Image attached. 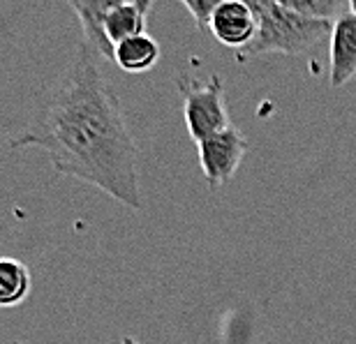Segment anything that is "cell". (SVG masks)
I'll list each match as a JSON object with an SVG mask.
<instances>
[{"label": "cell", "mask_w": 356, "mask_h": 344, "mask_svg": "<svg viewBox=\"0 0 356 344\" xmlns=\"http://www.w3.org/2000/svg\"><path fill=\"white\" fill-rule=\"evenodd\" d=\"M97 58L88 44L76 49L65 74L10 146L44 150L58 174L95 185L130 211H141L137 146Z\"/></svg>", "instance_id": "cell-1"}, {"label": "cell", "mask_w": 356, "mask_h": 344, "mask_svg": "<svg viewBox=\"0 0 356 344\" xmlns=\"http://www.w3.org/2000/svg\"><path fill=\"white\" fill-rule=\"evenodd\" d=\"M252 10L257 17V38L241 56L254 58L264 54L298 56L317 47L324 38H331L333 24L298 17L287 10L280 0H252Z\"/></svg>", "instance_id": "cell-2"}, {"label": "cell", "mask_w": 356, "mask_h": 344, "mask_svg": "<svg viewBox=\"0 0 356 344\" xmlns=\"http://www.w3.org/2000/svg\"><path fill=\"white\" fill-rule=\"evenodd\" d=\"M178 88L183 90L185 125L195 143H202L213 134L232 127L225 104V85L218 74H211L206 81L183 76Z\"/></svg>", "instance_id": "cell-3"}, {"label": "cell", "mask_w": 356, "mask_h": 344, "mask_svg": "<svg viewBox=\"0 0 356 344\" xmlns=\"http://www.w3.org/2000/svg\"><path fill=\"white\" fill-rule=\"evenodd\" d=\"M199 150V164H202L204 178L211 190L220 188V185L229 183L243 160L248 141L236 127H227V130L213 134L206 141L197 143Z\"/></svg>", "instance_id": "cell-4"}, {"label": "cell", "mask_w": 356, "mask_h": 344, "mask_svg": "<svg viewBox=\"0 0 356 344\" xmlns=\"http://www.w3.org/2000/svg\"><path fill=\"white\" fill-rule=\"evenodd\" d=\"M257 17L250 3L243 0H220L213 12L209 31L222 47L245 51L257 38Z\"/></svg>", "instance_id": "cell-5"}, {"label": "cell", "mask_w": 356, "mask_h": 344, "mask_svg": "<svg viewBox=\"0 0 356 344\" xmlns=\"http://www.w3.org/2000/svg\"><path fill=\"white\" fill-rule=\"evenodd\" d=\"M356 74V17L350 12L343 14L331 33V88L350 83Z\"/></svg>", "instance_id": "cell-6"}, {"label": "cell", "mask_w": 356, "mask_h": 344, "mask_svg": "<svg viewBox=\"0 0 356 344\" xmlns=\"http://www.w3.org/2000/svg\"><path fill=\"white\" fill-rule=\"evenodd\" d=\"M113 3H116V0H83V3L72 0V3H70V7H72L76 12V17H79V24L83 31V44H88L92 51L104 60H113V51H116V47L109 42L104 31V19Z\"/></svg>", "instance_id": "cell-7"}, {"label": "cell", "mask_w": 356, "mask_h": 344, "mask_svg": "<svg viewBox=\"0 0 356 344\" xmlns=\"http://www.w3.org/2000/svg\"><path fill=\"white\" fill-rule=\"evenodd\" d=\"M151 10H153L151 0H134V3L116 0L104 19V31L111 44L118 47L120 42L137 38V35H144L148 12Z\"/></svg>", "instance_id": "cell-8"}, {"label": "cell", "mask_w": 356, "mask_h": 344, "mask_svg": "<svg viewBox=\"0 0 356 344\" xmlns=\"http://www.w3.org/2000/svg\"><path fill=\"white\" fill-rule=\"evenodd\" d=\"M158 60L160 44L148 33L120 42L116 51H113V63L123 72H127V74H141V72L153 69L158 65Z\"/></svg>", "instance_id": "cell-9"}, {"label": "cell", "mask_w": 356, "mask_h": 344, "mask_svg": "<svg viewBox=\"0 0 356 344\" xmlns=\"http://www.w3.org/2000/svg\"><path fill=\"white\" fill-rule=\"evenodd\" d=\"M33 279L24 261L12 256H0V307H14L24 303L31 293Z\"/></svg>", "instance_id": "cell-10"}, {"label": "cell", "mask_w": 356, "mask_h": 344, "mask_svg": "<svg viewBox=\"0 0 356 344\" xmlns=\"http://www.w3.org/2000/svg\"><path fill=\"white\" fill-rule=\"evenodd\" d=\"M280 3L291 10L298 17H305V19H315V21H331L333 19H340L345 12V3L340 0H280Z\"/></svg>", "instance_id": "cell-11"}, {"label": "cell", "mask_w": 356, "mask_h": 344, "mask_svg": "<svg viewBox=\"0 0 356 344\" xmlns=\"http://www.w3.org/2000/svg\"><path fill=\"white\" fill-rule=\"evenodd\" d=\"M218 5L220 0H183V7L192 14L199 31H209L213 12H216Z\"/></svg>", "instance_id": "cell-12"}, {"label": "cell", "mask_w": 356, "mask_h": 344, "mask_svg": "<svg viewBox=\"0 0 356 344\" xmlns=\"http://www.w3.org/2000/svg\"><path fill=\"white\" fill-rule=\"evenodd\" d=\"M347 12H350L352 17H356V0H350V3H347Z\"/></svg>", "instance_id": "cell-13"}, {"label": "cell", "mask_w": 356, "mask_h": 344, "mask_svg": "<svg viewBox=\"0 0 356 344\" xmlns=\"http://www.w3.org/2000/svg\"><path fill=\"white\" fill-rule=\"evenodd\" d=\"M12 344H21V342H12Z\"/></svg>", "instance_id": "cell-14"}, {"label": "cell", "mask_w": 356, "mask_h": 344, "mask_svg": "<svg viewBox=\"0 0 356 344\" xmlns=\"http://www.w3.org/2000/svg\"><path fill=\"white\" fill-rule=\"evenodd\" d=\"M137 344H139V342H137Z\"/></svg>", "instance_id": "cell-15"}]
</instances>
